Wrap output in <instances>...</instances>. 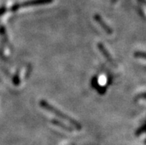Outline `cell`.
Listing matches in <instances>:
<instances>
[{
  "label": "cell",
  "mask_w": 146,
  "mask_h": 145,
  "mask_svg": "<svg viewBox=\"0 0 146 145\" xmlns=\"http://www.w3.org/2000/svg\"><path fill=\"white\" fill-rule=\"evenodd\" d=\"M39 104H40L42 107H43V108L45 109L46 110L53 113V114L56 115V116H58L59 118H61V119H62L68 121L70 124H72V126H74V127L76 129H77V130H81L82 129L81 124H80L78 121H75L74 119L70 118V116H67L66 114H65L64 113H62V111L58 110L57 108H56L55 107L52 106L51 105H50V104L47 102L46 101H44V100H41Z\"/></svg>",
  "instance_id": "obj_1"
},
{
  "label": "cell",
  "mask_w": 146,
  "mask_h": 145,
  "mask_svg": "<svg viewBox=\"0 0 146 145\" xmlns=\"http://www.w3.org/2000/svg\"><path fill=\"white\" fill-rule=\"evenodd\" d=\"M53 2V0H31V1H28L22 4H16L11 7V11H16L17 10L22 8V7H31V6L40 5H44V4H48Z\"/></svg>",
  "instance_id": "obj_2"
},
{
  "label": "cell",
  "mask_w": 146,
  "mask_h": 145,
  "mask_svg": "<svg viewBox=\"0 0 146 145\" xmlns=\"http://www.w3.org/2000/svg\"><path fill=\"white\" fill-rule=\"evenodd\" d=\"M97 46H98L100 51L101 52V53H102V55L104 56V57H105V58H106V59H107V60L108 61V62L112 64V65H114L115 66L116 64H115L114 62H113V59H112V57L111 56L109 52L108 51V50L105 48V46H104L103 44H101V43H99V44H97Z\"/></svg>",
  "instance_id": "obj_3"
},
{
  "label": "cell",
  "mask_w": 146,
  "mask_h": 145,
  "mask_svg": "<svg viewBox=\"0 0 146 145\" xmlns=\"http://www.w3.org/2000/svg\"><path fill=\"white\" fill-rule=\"evenodd\" d=\"M94 19L95 21H96V22H98L99 24H100V25L103 28V30L106 32V33H109V34L112 33V29H111L109 26L106 24V22H105V21L102 19V18L100 17V16H99V15H95Z\"/></svg>",
  "instance_id": "obj_4"
},
{
  "label": "cell",
  "mask_w": 146,
  "mask_h": 145,
  "mask_svg": "<svg viewBox=\"0 0 146 145\" xmlns=\"http://www.w3.org/2000/svg\"><path fill=\"white\" fill-rule=\"evenodd\" d=\"M51 122L54 125H56V126H57V127H60V128L63 129V130L68 131V132H72L73 131V129L71 127H69V126H67V125H65V124H63L61 121H57V120H52Z\"/></svg>",
  "instance_id": "obj_5"
},
{
  "label": "cell",
  "mask_w": 146,
  "mask_h": 145,
  "mask_svg": "<svg viewBox=\"0 0 146 145\" xmlns=\"http://www.w3.org/2000/svg\"><path fill=\"white\" fill-rule=\"evenodd\" d=\"M13 83H14L15 85H19V82H20V81H19V75H18V73H17L14 75V78H13Z\"/></svg>",
  "instance_id": "obj_6"
},
{
  "label": "cell",
  "mask_w": 146,
  "mask_h": 145,
  "mask_svg": "<svg viewBox=\"0 0 146 145\" xmlns=\"http://www.w3.org/2000/svg\"><path fill=\"white\" fill-rule=\"evenodd\" d=\"M6 11H7V8L5 7H2L0 8V16H2L3 15L4 13H5Z\"/></svg>",
  "instance_id": "obj_7"
}]
</instances>
